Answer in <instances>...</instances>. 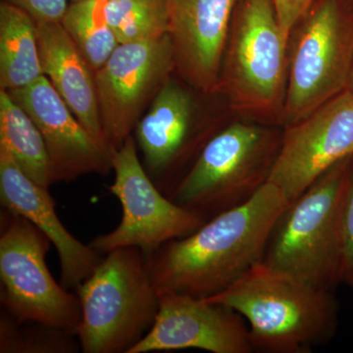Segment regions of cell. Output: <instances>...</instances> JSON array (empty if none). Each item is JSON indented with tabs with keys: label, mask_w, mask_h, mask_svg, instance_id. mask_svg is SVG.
Instances as JSON below:
<instances>
[{
	"label": "cell",
	"mask_w": 353,
	"mask_h": 353,
	"mask_svg": "<svg viewBox=\"0 0 353 353\" xmlns=\"http://www.w3.org/2000/svg\"><path fill=\"white\" fill-rule=\"evenodd\" d=\"M352 157L323 174L279 216L262 262L318 289L341 283V229Z\"/></svg>",
	"instance_id": "3"
},
{
	"label": "cell",
	"mask_w": 353,
	"mask_h": 353,
	"mask_svg": "<svg viewBox=\"0 0 353 353\" xmlns=\"http://www.w3.org/2000/svg\"><path fill=\"white\" fill-rule=\"evenodd\" d=\"M104 18L119 44L170 34V0H102Z\"/></svg>",
	"instance_id": "20"
},
{
	"label": "cell",
	"mask_w": 353,
	"mask_h": 353,
	"mask_svg": "<svg viewBox=\"0 0 353 353\" xmlns=\"http://www.w3.org/2000/svg\"><path fill=\"white\" fill-rule=\"evenodd\" d=\"M208 301L233 309L248 322L253 352L310 353L336 334L339 304L318 289L260 262Z\"/></svg>",
	"instance_id": "2"
},
{
	"label": "cell",
	"mask_w": 353,
	"mask_h": 353,
	"mask_svg": "<svg viewBox=\"0 0 353 353\" xmlns=\"http://www.w3.org/2000/svg\"><path fill=\"white\" fill-rule=\"evenodd\" d=\"M50 239L23 216L0 211V301L22 322H34L78 334L82 307L77 294L51 275Z\"/></svg>",
	"instance_id": "8"
},
{
	"label": "cell",
	"mask_w": 353,
	"mask_h": 353,
	"mask_svg": "<svg viewBox=\"0 0 353 353\" xmlns=\"http://www.w3.org/2000/svg\"><path fill=\"white\" fill-rule=\"evenodd\" d=\"M134 130L143 167L168 197L188 171L187 165L190 168L218 132L199 124L194 95L172 78L160 88Z\"/></svg>",
	"instance_id": "12"
},
{
	"label": "cell",
	"mask_w": 353,
	"mask_h": 353,
	"mask_svg": "<svg viewBox=\"0 0 353 353\" xmlns=\"http://www.w3.org/2000/svg\"><path fill=\"white\" fill-rule=\"evenodd\" d=\"M6 92L31 116L43 134L52 185L72 182L88 174L108 175L112 169V155L77 119L46 76Z\"/></svg>",
	"instance_id": "14"
},
{
	"label": "cell",
	"mask_w": 353,
	"mask_h": 353,
	"mask_svg": "<svg viewBox=\"0 0 353 353\" xmlns=\"http://www.w3.org/2000/svg\"><path fill=\"white\" fill-rule=\"evenodd\" d=\"M353 155V94L347 90L285 128L268 182L289 202L338 162Z\"/></svg>",
	"instance_id": "11"
},
{
	"label": "cell",
	"mask_w": 353,
	"mask_h": 353,
	"mask_svg": "<svg viewBox=\"0 0 353 353\" xmlns=\"http://www.w3.org/2000/svg\"><path fill=\"white\" fill-rule=\"evenodd\" d=\"M0 145L34 183L52 185L50 157L41 131L24 109L0 90Z\"/></svg>",
	"instance_id": "19"
},
{
	"label": "cell",
	"mask_w": 353,
	"mask_h": 353,
	"mask_svg": "<svg viewBox=\"0 0 353 353\" xmlns=\"http://www.w3.org/2000/svg\"><path fill=\"white\" fill-rule=\"evenodd\" d=\"M78 336L64 330L16 319L6 309L0 312V353H77Z\"/></svg>",
	"instance_id": "22"
},
{
	"label": "cell",
	"mask_w": 353,
	"mask_h": 353,
	"mask_svg": "<svg viewBox=\"0 0 353 353\" xmlns=\"http://www.w3.org/2000/svg\"><path fill=\"white\" fill-rule=\"evenodd\" d=\"M0 201L1 206L23 216L41 230L57 250L61 284L76 290L103 260L104 253L85 245L70 233L55 210L48 189L34 183L0 145Z\"/></svg>",
	"instance_id": "16"
},
{
	"label": "cell",
	"mask_w": 353,
	"mask_h": 353,
	"mask_svg": "<svg viewBox=\"0 0 353 353\" xmlns=\"http://www.w3.org/2000/svg\"><path fill=\"white\" fill-rule=\"evenodd\" d=\"M102 4V0L71 2L61 21L65 31L94 73L119 46L104 18Z\"/></svg>",
	"instance_id": "21"
},
{
	"label": "cell",
	"mask_w": 353,
	"mask_h": 353,
	"mask_svg": "<svg viewBox=\"0 0 353 353\" xmlns=\"http://www.w3.org/2000/svg\"><path fill=\"white\" fill-rule=\"evenodd\" d=\"M353 64V0H315L289 39L282 126L347 90Z\"/></svg>",
	"instance_id": "7"
},
{
	"label": "cell",
	"mask_w": 353,
	"mask_h": 353,
	"mask_svg": "<svg viewBox=\"0 0 353 353\" xmlns=\"http://www.w3.org/2000/svg\"><path fill=\"white\" fill-rule=\"evenodd\" d=\"M22 9L37 23H61L68 9V0H1Z\"/></svg>",
	"instance_id": "24"
},
{
	"label": "cell",
	"mask_w": 353,
	"mask_h": 353,
	"mask_svg": "<svg viewBox=\"0 0 353 353\" xmlns=\"http://www.w3.org/2000/svg\"><path fill=\"white\" fill-rule=\"evenodd\" d=\"M289 70V39L273 0H240L223 58L219 92L241 116L281 125Z\"/></svg>",
	"instance_id": "4"
},
{
	"label": "cell",
	"mask_w": 353,
	"mask_h": 353,
	"mask_svg": "<svg viewBox=\"0 0 353 353\" xmlns=\"http://www.w3.org/2000/svg\"><path fill=\"white\" fill-rule=\"evenodd\" d=\"M282 134L245 121L222 128L203 146L169 197L208 221L245 203L268 183Z\"/></svg>",
	"instance_id": "6"
},
{
	"label": "cell",
	"mask_w": 353,
	"mask_h": 353,
	"mask_svg": "<svg viewBox=\"0 0 353 353\" xmlns=\"http://www.w3.org/2000/svg\"><path fill=\"white\" fill-rule=\"evenodd\" d=\"M283 32L288 39L301 17L315 0H273Z\"/></svg>",
	"instance_id": "25"
},
{
	"label": "cell",
	"mask_w": 353,
	"mask_h": 353,
	"mask_svg": "<svg viewBox=\"0 0 353 353\" xmlns=\"http://www.w3.org/2000/svg\"><path fill=\"white\" fill-rule=\"evenodd\" d=\"M289 203L280 188L266 183L250 201L214 216L189 236L146 253L158 294L204 299L229 289L262 262L272 229Z\"/></svg>",
	"instance_id": "1"
},
{
	"label": "cell",
	"mask_w": 353,
	"mask_h": 353,
	"mask_svg": "<svg viewBox=\"0 0 353 353\" xmlns=\"http://www.w3.org/2000/svg\"><path fill=\"white\" fill-rule=\"evenodd\" d=\"M175 72L170 34L123 43L94 73L104 136L113 154L136 129L146 104Z\"/></svg>",
	"instance_id": "10"
},
{
	"label": "cell",
	"mask_w": 353,
	"mask_h": 353,
	"mask_svg": "<svg viewBox=\"0 0 353 353\" xmlns=\"http://www.w3.org/2000/svg\"><path fill=\"white\" fill-rule=\"evenodd\" d=\"M112 169L115 176L108 190L119 201L122 217L115 229L90 241L99 252L105 254L115 248H137L146 254L189 236L208 222L158 189L139 159L134 137L113 153Z\"/></svg>",
	"instance_id": "9"
},
{
	"label": "cell",
	"mask_w": 353,
	"mask_h": 353,
	"mask_svg": "<svg viewBox=\"0 0 353 353\" xmlns=\"http://www.w3.org/2000/svg\"><path fill=\"white\" fill-rule=\"evenodd\" d=\"M37 36L43 75L92 138L111 154L102 128L94 70L61 23H37Z\"/></svg>",
	"instance_id": "17"
},
{
	"label": "cell",
	"mask_w": 353,
	"mask_h": 353,
	"mask_svg": "<svg viewBox=\"0 0 353 353\" xmlns=\"http://www.w3.org/2000/svg\"><path fill=\"white\" fill-rule=\"evenodd\" d=\"M41 76L36 21L22 9L0 2V90L26 87Z\"/></svg>",
	"instance_id": "18"
},
{
	"label": "cell",
	"mask_w": 353,
	"mask_h": 353,
	"mask_svg": "<svg viewBox=\"0 0 353 353\" xmlns=\"http://www.w3.org/2000/svg\"><path fill=\"white\" fill-rule=\"evenodd\" d=\"M72 2L82 1V0H71Z\"/></svg>",
	"instance_id": "27"
},
{
	"label": "cell",
	"mask_w": 353,
	"mask_h": 353,
	"mask_svg": "<svg viewBox=\"0 0 353 353\" xmlns=\"http://www.w3.org/2000/svg\"><path fill=\"white\" fill-rule=\"evenodd\" d=\"M341 283L353 290V160L341 229Z\"/></svg>",
	"instance_id": "23"
},
{
	"label": "cell",
	"mask_w": 353,
	"mask_h": 353,
	"mask_svg": "<svg viewBox=\"0 0 353 353\" xmlns=\"http://www.w3.org/2000/svg\"><path fill=\"white\" fill-rule=\"evenodd\" d=\"M201 350L252 353L250 330L233 309L176 292L159 294L152 328L128 353Z\"/></svg>",
	"instance_id": "13"
},
{
	"label": "cell",
	"mask_w": 353,
	"mask_h": 353,
	"mask_svg": "<svg viewBox=\"0 0 353 353\" xmlns=\"http://www.w3.org/2000/svg\"><path fill=\"white\" fill-rule=\"evenodd\" d=\"M75 292L82 307L78 336L85 353H128L154 324L159 294L137 248H115Z\"/></svg>",
	"instance_id": "5"
},
{
	"label": "cell",
	"mask_w": 353,
	"mask_h": 353,
	"mask_svg": "<svg viewBox=\"0 0 353 353\" xmlns=\"http://www.w3.org/2000/svg\"><path fill=\"white\" fill-rule=\"evenodd\" d=\"M240 0H170L175 72L202 94L219 92L230 29Z\"/></svg>",
	"instance_id": "15"
},
{
	"label": "cell",
	"mask_w": 353,
	"mask_h": 353,
	"mask_svg": "<svg viewBox=\"0 0 353 353\" xmlns=\"http://www.w3.org/2000/svg\"><path fill=\"white\" fill-rule=\"evenodd\" d=\"M347 90L353 94V64L352 72H350V80H348Z\"/></svg>",
	"instance_id": "26"
}]
</instances>
